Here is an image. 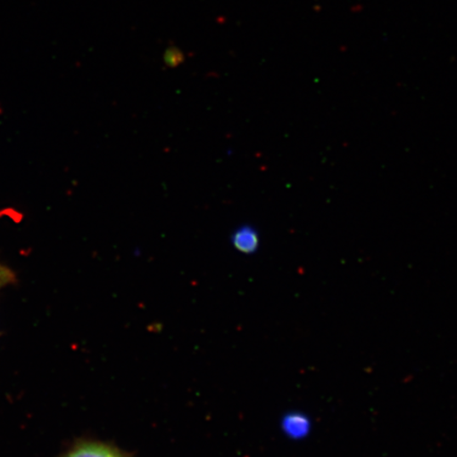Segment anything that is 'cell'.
I'll use <instances>...</instances> for the list:
<instances>
[{
	"instance_id": "obj_1",
	"label": "cell",
	"mask_w": 457,
	"mask_h": 457,
	"mask_svg": "<svg viewBox=\"0 0 457 457\" xmlns=\"http://www.w3.org/2000/svg\"><path fill=\"white\" fill-rule=\"evenodd\" d=\"M62 457H130L124 451L106 443L96 441L79 442Z\"/></svg>"
},
{
	"instance_id": "obj_2",
	"label": "cell",
	"mask_w": 457,
	"mask_h": 457,
	"mask_svg": "<svg viewBox=\"0 0 457 457\" xmlns=\"http://www.w3.org/2000/svg\"><path fill=\"white\" fill-rule=\"evenodd\" d=\"M230 243L239 253L255 254L261 245L260 232L254 226L244 224L231 233Z\"/></svg>"
},
{
	"instance_id": "obj_3",
	"label": "cell",
	"mask_w": 457,
	"mask_h": 457,
	"mask_svg": "<svg viewBox=\"0 0 457 457\" xmlns=\"http://www.w3.org/2000/svg\"><path fill=\"white\" fill-rule=\"evenodd\" d=\"M283 431L289 438L304 439L312 432V420L303 413H289L282 421Z\"/></svg>"
},
{
	"instance_id": "obj_4",
	"label": "cell",
	"mask_w": 457,
	"mask_h": 457,
	"mask_svg": "<svg viewBox=\"0 0 457 457\" xmlns=\"http://www.w3.org/2000/svg\"><path fill=\"white\" fill-rule=\"evenodd\" d=\"M185 61V55L179 49L170 48L164 54V62L170 68L179 66Z\"/></svg>"
},
{
	"instance_id": "obj_5",
	"label": "cell",
	"mask_w": 457,
	"mask_h": 457,
	"mask_svg": "<svg viewBox=\"0 0 457 457\" xmlns=\"http://www.w3.org/2000/svg\"><path fill=\"white\" fill-rule=\"evenodd\" d=\"M16 277L12 270H9L7 266L0 264V289L5 286L13 284Z\"/></svg>"
}]
</instances>
